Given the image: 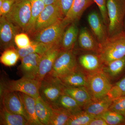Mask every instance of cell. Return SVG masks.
Here are the masks:
<instances>
[{
  "instance_id": "2e32d148",
  "label": "cell",
  "mask_w": 125,
  "mask_h": 125,
  "mask_svg": "<svg viewBox=\"0 0 125 125\" xmlns=\"http://www.w3.org/2000/svg\"><path fill=\"white\" fill-rule=\"evenodd\" d=\"M79 46L83 51L99 54L101 46L92 32L86 27L82 28L78 37Z\"/></svg>"
},
{
  "instance_id": "e0dca14e",
  "label": "cell",
  "mask_w": 125,
  "mask_h": 125,
  "mask_svg": "<svg viewBox=\"0 0 125 125\" xmlns=\"http://www.w3.org/2000/svg\"><path fill=\"white\" fill-rule=\"evenodd\" d=\"M94 3L93 0H73L70 10L63 20L69 24L77 22L84 11Z\"/></svg>"
},
{
  "instance_id": "8992f818",
  "label": "cell",
  "mask_w": 125,
  "mask_h": 125,
  "mask_svg": "<svg viewBox=\"0 0 125 125\" xmlns=\"http://www.w3.org/2000/svg\"><path fill=\"white\" fill-rule=\"evenodd\" d=\"M69 24L63 19L33 35V41L51 46H60L64 32Z\"/></svg>"
},
{
  "instance_id": "f546056e",
  "label": "cell",
  "mask_w": 125,
  "mask_h": 125,
  "mask_svg": "<svg viewBox=\"0 0 125 125\" xmlns=\"http://www.w3.org/2000/svg\"><path fill=\"white\" fill-rule=\"evenodd\" d=\"M19 59L20 56L18 50L14 47L10 48L5 49L0 57V62L7 66L14 65Z\"/></svg>"
},
{
  "instance_id": "8fae6325",
  "label": "cell",
  "mask_w": 125,
  "mask_h": 125,
  "mask_svg": "<svg viewBox=\"0 0 125 125\" xmlns=\"http://www.w3.org/2000/svg\"><path fill=\"white\" fill-rule=\"evenodd\" d=\"M62 51L60 46H54L43 54L39 62L36 79L41 81L51 72L56 58Z\"/></svg>"
},
{
  "instance_id": "7c38bea8",
  "label": "cell",
  "mask_w": 125,
  "mask_h": 125,
  "mask_svg": "<svg viewBox=\"0 0 125 125\" xmlns=\"http://www.w3.org/2000/svg\"><path fill=\"white\" fill-rule=\"evenodd\" d=\"M87 20L91 32L101 45L108 38L107 28L105 25L101 15L96 11L90 12L87 17Z\"/></svg>"
},
{
  "instance_id": "9c48e42d",
  "label": "cell",
  "mask_w": 125,
  "mask_h": 125,
  "mask_svg": "<svg viewBox=\"0 0 125 125\" xmlns=\"http://www.w3.org/2000/svg\"><path fill=\"white\" fill-rule=\"evenodd\" d=\"M62 19L58 1L52 4L46 5L37 19L31 35L33 36Z\"/></svg>"
},
{
  "instance_id": "ba28073f",
  "label": "cell",
  "mask_w": 125,
  "mask_h": 125,
  "mask_svg": "<svg viewBox=\"0 0 125 125\" xmlns=\"http://www.w3.org/2000/svg\"><path fill=\"white\" fill-rule=\"evenodd\" d=\"M40 83L41 81L36 79L23 77L18 80H4V92H21L36 99L40 96L39 90Z\"/></svg>"
},
{
  "instance_id": "f35d334b",
  "label": "cell",
  "mask_w": 125,
  "mask_h": 125,
  "mask_svg": "<svg viewBox=\"0 0 125 125\" xmlns=\"http://www.w3.org/2000/svg\"><path fill=\"white\" fill-rule=\"evenodd\" d=\"M88 125H108L105 121L100 117H94L90 122Z\"/></svg>"
},
{
  "instance_id": "603a6c76",
  "label": "cell",
  "mask_w": 125,
  "mask_h": 125,
  "mask_svg": "<svg viewBox=\"0 0 125 125\" xmlns=\"http://www.w3.org/2000/svg\"><path fill=\"white\" fill-rule=\"evenodd\" d=\"M64 93L74 98L83 108L93 100L90 93L86 87H65Z\"/></svg>"
},
{
  "instance_id": "ab89813d",
  "label": "cell",
  "mask_w": 125,
  "mask_h": 125,
  "mask_svg": "<svg viewBox=\"0 0 125 125\" xmlns=\"http://www.w3.org/2000/svg\"><path fill=\"white\" fill-rule=\"evenodd\" d=\"M46 5L52 4L57 2L58 0H42Z\"/></svg>"
},
{
  "instance_id": "60d3db41",
  "label": "cell",
  "mask_w": 125,
  "mask_h": 125,
  "mask_svg": "<svg viewBox=\"0 0 125 125\" xmlns=\"http://www.w3.org/2000/svg\"><path fill=\"white\" fill-rule=\"evenodd\" d=\"M4 0H0V7H1Z\"/></svg>"
},
{
  "instance_id": "4dcf8cb0",
  "label": "cell",
  "mask_w": 125,
  "mask_h": 125,
  "mask_svg": "<svg viewBox=\"0 0 125 125\" xmlns=\"http://www.w3.org/2000/svg\"><path fill=\"white\" fill-rule=\"evenodd\" d=\"M94 117L83 110L71 115L66 125H88Z\"/></svg>"
},
{
  "instance_id": "5b68a950",
  "label": "cell",
  "mask_w": 125,
  "mask_h": 125,
  "mask_svg": "<svg viewBox=\"0 0 125 125\" xmlns=\"http://www.w3.org/2000/svg\"><path fill=\"white\" fill-rule=\"evenodd\" d=\"M5 16L20 29L25 31L31 17L29 0H15L11 10Z\"/></svg>"
},
{
  "instance_id": "52a82bcc",
  "label": "cell",
  "mask_w": 125,
  "mask_h": 125,
  "mask_svg": "<svg viewBox=\"0 0 125 125\" xmlns=\"http://www.w3.org/2000/svg\"><path fill=\"white\" fill-rule=\"evenodd\" d=\"M78 61L73 49L60 52L49 73L59 78L77 69Z\"/></svg>"
},
{
  "instance_id": "484cf974",
  "label": "cell",
  "mask_w": 125,
  "mask_h": 125,
  "mask_svg": "<svg viewBox=\"0 0 125 125\" xmlns=\"http://www.w3.org/2000/svg\"><path fill=\"white\" fill-rule=\"evenodd\" d=\"M49 105L52 111L48 125H66L72 114L65 109L56 105Z\"/></svg>"
},
{
  "instance_id": "74e56055",
  "label": "cell",
  "mask_w": 125,
  "mask_h": 125,
  "mask_svg": "<svg viewBox=\"0 0 125 125\" xmlns=\"http://www.w3.org/2000/svg\"><path fill=\"white\" fill-rule=\"evenodd\" d=\"M15 0H4L2 6L0 7V16H5L12 9Z\"/></svg>"
},
{
  "instance_id": "836d02e7",
  "label": "cell",
  "mask_w": 125,
  "mask_h": 125,
  "mask_svg": "<svg viewBox=\"0 0 125 125\" xmlns=\"http://www.w3.org/2000/svg\"><path fill=\"white\" fill-rule=\"evenodd\" d=\"M109 109L125 116V95L113 99Z\"/></svg>"
},
{
  "instance_id": "5bb4252c",
  "label": "cell",
  "mask_w": 125,
  "mask_h": 125,
  "mask_svg": "<svg viewBox=\"0 0 125 125\" xmlns=\"http://www.w3.org/2000/svg\"><path fill=\"white\" fill-rule=\"evenodd\" d=\"M77 61L78 67L86 74L102 70L104 65L100 55L94 52L82 54Z\"/></svg>"
},
{
  "instance_id": "d4e9b609",
  "label": "cell",
  "mask_w": 125,
  "mask_h": 125,
  "mask_svg": "<svg viewBox=\"0 0 125 125\" xmlns=\"http://www.w3.org/2000/svg\"><path fill=\"white\" fill-rule=\"evenodd\" d=\"M65 109L72 115L83 110V107L74 98L64 93L53 105Z\"/></svg>"
},
{
  "instance_id": "8d00e7d4",
  "label": "cell",
  "mask_w": 125,
  "mask_h": 125,
  "mask_svg": "<svg viewBox=\"0 0 125 125\" xmlns=\"http://www.w3.org/2000/svg\"><path fill=\"white\" fill-rule=\"evenodd\" d=\"M73 0H58V2L63 19L65 18L71 8Z\"/></svg>"
},
{
  "instance_id": "7a4b0ae2",
  "label": "cell",
  "mask_w": 125,
  "mask_h": 125,
  "mask_svg": "<svg viewBox=\"0 0 125 125\" xmlns=\"http://www.w3.org/2000/svg\"><path fill=\"white\" fill-rule=\"evenodd\" d=\"M87 88L93 99L96 100L108 96L113 85L103 69L87 74Z\"/></svg>"
},
{
  "instance_id": "ffe728a7",
  "label": "cell",
  "mask_w": 125,
  "mask_h": 125,
  "mask_svg": "<svg viewBox=\"0 0 125 125\" xmlns=\"http://www.w3.org/2000/svg\"><path fill=\"white\" fill-rule=\"evenodd\" d=\"M76 23L70 24L65 30L60 43L61 48L62 51H69L73 49L79 33Z\"/></svg>"
},
{
  "instance_id": "d6a6232c",
  "label": "cell",
  "mask_w": 125,
  "mask_h": 125,
  "mask_svg": "<svg viewBox=\"0 0 125 125\" xmlns=\"http://www.w3.org/2000/svg\"><path fill=\"white\" fill-rule=\"evenodd\" d=\"M125 95V76L113 85L108 96L113 99Z\"/></svg>"
},
{
  "instance_id": "1f68e13d",
  "label": "cell",
  "mask_w": 125,
  "mask_h": 125,
  "mask_svg": "<svg viewBox=\"0 0 125 125\" xmlns=\"http://www.w3.org/2000/svg\"><path fill=\"white\" fill-rule=\"evenodd\" d=\"M98 117L103 119L108 125H122L125 124V116L109 109Z\"/></svg>"
},
{
  "instance_id": "83f0119b",
  "label": "cell",
  "mask_w": 125,
  "mask_h": 125,
  "mask_svg": "<svg viewBox=\"0 0 125 125\" xmlns=\"http://www.w3.org/2000/svg\"><path fill=\"white\" fill-rule=\"evenodd\" d=\"M52 46H53L33 40L31 41V45L29 46L24 49H17V50L21 60L25 56L29 54L36 53L42 55Z\"/></svg>"
},
{
  "instance_id": "4fadbf2b",
  "label": "cell",
  "mask_w": 125,
  "mask_h": 125,
  "mask_svg": "<svg viewBox=\"0 0 125 125\" xmlns=\"http://www.w3.org/2000/svg\"><path fill=\"white\" fill-rule=\"evenodd\" d=\"M0 105H3L9 111L22 115L29 121L28 115L18 92L5 91L0 96Z\"/></svg>"
},
{
  "instance_id": "6da1fadb",
  "label": "cell",
  "mask_w": 125,
  "mask_h": 125,
  "mask_svg": "<svg viewBox=\"0 0 125 125\" xmlns=\"http://www.w3.org/2000/svg\"><path fill=\"white\" fill-rule=\"evenodd\" d=\"M99 55L104 64L125 56V32L108 38L100 45Z\"/></svg>"
},
{
  "instance_id": "cb8c5ba5",
  "label": "cell",
  "mask_w": 125,
  "mask_h": 125,
  "mask_svg": "<svg viewBox=\"0 0 125 125\" xmlns=\"http://www.w3.org/2000/svg\"><path fill=\"white\" fill-rule=\"evenodd\" d=\"M35 110L39 120L42 125H48L52 110L50 105L41 97L36 99Z\"/></svg>"
},
{
  "instance_id": "3957f363",
  "label": "cell",
  "mask_w": 125,
  "mask_h": 125,
  "mask_svg": "<svg viewBox=\"0 0 125 125\" xmlns=\"http://www.w3.org/2000/svg\"><path fill=\"white\" fill-rule=\"evenodd\" d=\"M107 9L109 23L108 37L120 33L122 31L125 14V0H107Z\"/></svg>"
},
{
  "instance_id": "30bf717a",
  "label": "cell",
  "mask_w": 125,
  "mask_h": 125,
  "mask_svg": "<svg viewBox=\"0 0 125 125\" xmlns=\"http://www.w3.org/2000/svg\"><path fill=\"white\" fill-rule=\"evenodd\" d=\"M20 29L5 16L0 18V41L2 50L14 47V39Z\"/></svg>"
},
{
  "instance_id": "f1b7e54d",
  "label": "cell",
  "mask_w": 125,
  "mask_h": 125,
  "mask_svg": "<svg viewBox=\"0 0 125 125\" xmlns=\"http://www.w3.org/2000/svg\"><path fill=\"white\" fill-rule=\"evenodd\" d=\"M125 68V56L104 64L103 70L109 77H115L120 74Z\"/></svg>"
},
{
  "instance_id": "44dd1931",
  "label": "cell",
  "mask_w": 125,
  "mask_h": 125,
  "mask_svg": "<svg viewBox=\"0 0 125 125\" xmlns=\"http://www.w3.org/2000/svg\"><path fill=\"white\" fill-rule=\"evenodd\" d=\"M18 94L28 115L30 125H42L36 115V99L23 93L18 92Z\"/></svg>"
},
{
  "instance_id": "d590c367",
  "label": "cell",
  "mask_w": 125,
  "mask_h": 125,
  "mask_svg": "<svg viewBox=\"0 0 125 125\" xmlns=\"http://www.w3.org/2000/svg\"><path fill=\"white\" fill-rule=\"evenodd\" d=\"M93 1L97 5L104 22L107 28L109 20L107 9V0H93Z\"/></svg>"
},
{
  "instance_id": "4316f807",
  "label": "cell",
  "mask_w": 125,
  "mask_h": 125,
  "mask_svg": "<svg viewBox=\"0 0 125 125\" xmlns=\"http://www.w3.org/2000/svg\"><path fill=\"white\" fill-rule=\"evenodd\" d=\"M29 0L31 6V19L25 32L31 35L37 19L46 5L42 0Z\"/></svg>"
},
{
  "instance_id": "277c9868",
  "label": "cell",
  "mask_w": 125,
  "mask_h": 125,
  "mask_svg": "<svg viewBox=\"0 0 125 125\" xmlns=\"http://www.w3.org/2000/svg\"><path fill=\"white\" fill-rule=\"evenodd\" d=\"M65 88L59 78L48 73L41 81L40 97L49 105H53L64 93Z\"/></svg>"
},
{
  "instance_id": "e575fe53",
  "label": "cell",
  "mask_w": 125,
  "mask_h": 125,
  "mask_svg": "<svg viewBox=\"0 0 125 125\" xmlns=\"http://www.w3.org/2000/svg\"><path fill=\"white\" fill-rule=\"evenodd\" d=\"M14 42L15 45L19 49L27 48L31 45V43L28 34L24 33L17 34L15 37Z\"/></svg>"
},
{
  "instance_id": "ac0fdd59",
  "label": "cell",
  "mask_w": 125,
  "mask_h": 125,
  "mask_svg": "<svg viewBox=\"0 0 125 125\" xmlns=\"http://www.w3.org/2000/svg\"><path fill=\"white\" fill-rule=\"evenodd\" d=\"M113 101L108 96L98 100H92L84 106L83 109L94 117H98L109 109Z\"/></svg>"
},
{
  "instance_id": "b9f144b4",
  "label": "cell",
  "mask_w": 125,
  "mask_h": 125,
  "mask_svg": "<svg viewBox=\"0 0 125 125\" xmlns=\"http://www.w3.org/2000/svg\"></svg>"
},
{
  "instance_id": "d6986e66",
  "label": "cell",
  "mask_w": 125,
  "mask_h": 125,
  "mask_svg": "<svg viewBox=\"0 0 125 125\" xmlns=\"http://www.w3.org/2000/svg\"><path fill=\"white\" fill-rule=\"evenodd\" d=\"M65 87H86L87 74L78 67L77 69L59 78Z\"/></svg>"
},
{
  "instance_id": "7402d4cb",
  "label": "cell",
  "mask_w": 125,
  "mask_h": 125,
  "mask_svg": "<svg viewBox=\"0 0 125 125\" xmlns=\"http://www.w3.org/2000/svg\"><path fill=\"white\" fill-rule=\"evenodd\" d=\"M0 125H30V124L25 117L9 111L0 105Z\"/></svg>"
},
{
  "instance_id": "9a60e30c",
  "label": "cell",
  "mask_w": 125,
  "mask_h": 125,
  "mask_svg": "<svg viewBox=\"0 0 125 125\" xmlns=\"http://www.w3.org/2000/svg\"><path fill=\"white\" fill-rule=\"evenodd\" d=\"M42 55L36 53L29 54L21 59V62L19 69L22 77L36 79Z\"/></svg>"
}]
</instances>
